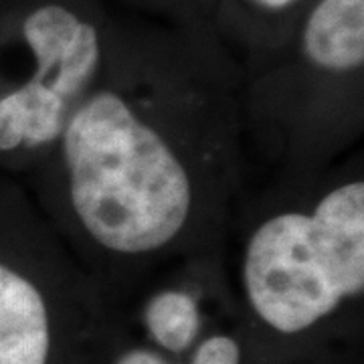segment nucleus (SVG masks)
Masks as SVG:
<instances>
[{
    "label": "nucleus",
    "instance_id": "1",
    "mask_svg": "<svg viewBox=\"0 0 364 364\" xmlns=\"http://www.w3.org/2000/svg\"><path fill=\"white\" fill-rule=\"evenodd\" d=\"M243 69L203 43L107 39L104 65L23 186L109 299L225 249L249 181Z\"/></svg>",
    "mask_w": 364,
    "mask_h": 364
},
{
    "label": "nucleus",
    "instance_id": "2",
    "mask_svg": "<svg viewBox=\"0 0 364 364\" xmlns=\"http://www.w3.org/2000/svg\"><path fill=\"white\" fill-rule=\"evenodd\" d=\"M241 320L298 344L364 301V150L318 172L251 176L225 241Z\"/></svg>",
    "mask_w": 364,
    "mask_h": 364
},
{
    "label": "nucleus",
    "instance_id": "3",
    "mask_svg": "<svg viewBox=\"0 0 364 364\" xmlns=\"http://www.w3.org/2000/svg\"><path fill=\"white\" fill-rule=\"evenodd\" d=\"M112 304L23 184L0 186V364H107Z\"/></svg>",
    "mask_w": 364,
    "mask_h": 364
},
{
    "label": "nucleus",
    "instance_id": "4",
    "mask_svg": "<svg viewBox=\"0 0 364 364\" xmlns=\"http://www.w3.org/2000/svg\"><path fill=\"white\" fill-rule=\"evenodd\" d=\"M363 69L364 51L328 47L298 28L294 65L243 73L239 105L249 178L318 172L363 148Z\"/></svg>",
    "mask_w": 364,
    "mask_h": 364
},
{
    "label": "nucleus",
    "instance_id": "5",
    "mask_svg": "<svg viewBox=\"0 0 364 364\" xmlns=\"http://www.w3.org/2000/svg\"><path fill=\"white\" fill-rule=\"evenodd\" d=\"M107 37L83 2L35 0L0 59V168L25 176L51 152L104 65Z\"/></svg>",
    "mask_w": 364,
    "mask_h": 364
},
{
    "label": "nucleus",
    "instance_id": "6",
    "mask_svg": "<svg viewBox=\"0 0 364 364\" xmlns=\"http://www.w3.org/2000/svg\"><path fill=\"white\" fill-rule=\"evenodd\" d=\"M188 356H191V352H186L182 356H174V354L158 350L152 344L144 342L142 338H126L112 326L107 364H188Z\"/></svg>",
    "mask_w": 364,
    "mask_h": 364
},
{
    "label": "nucleus",
    "instance_id": "7",
    "mask_svg": "<svg viewBox=\"0 0 364 364\" xmlns=\"http://www.w3.org/2000/svg\"><path fill=\"white\" fill-rule=\"evenodd\" d=\"M257 13L269 14V16H279V14L291 13L301 0H245Z\"/></svg>",
    "mask_w": 364,
    "mask_h": 364
}]
</instances>
